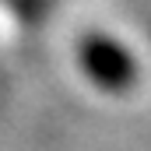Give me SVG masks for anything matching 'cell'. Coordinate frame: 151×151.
I'll return each instance as SVG.
<instances>
[{
    "label": "cell",
    "mask_w": 151,
    "mask_h": 151,
    "mask_svg": "<svg viewBox=\"0 0 151 151\" xmlns=\"http://www.w3.org/2000/svg\"><path fill=\"white\" fill-rule=\"evenodd\" d=\"M81 63H84L88 77L106 91H127L137 81V60L113 35H99V32L84 35L81 39Z\"/></svg>",
    "instance_id": "cell-1"
}]
</instances>
